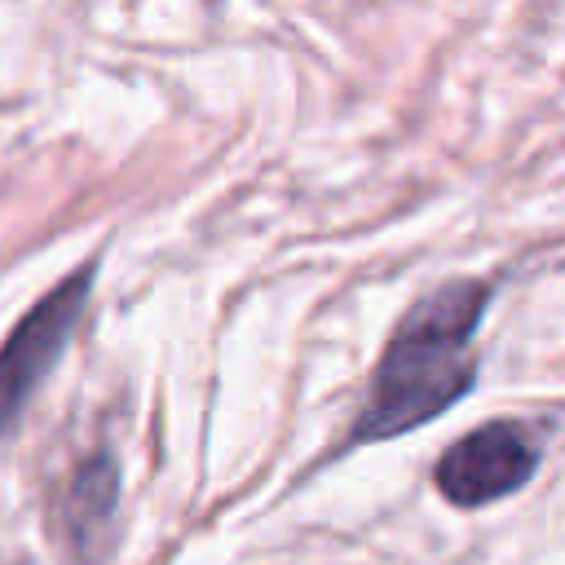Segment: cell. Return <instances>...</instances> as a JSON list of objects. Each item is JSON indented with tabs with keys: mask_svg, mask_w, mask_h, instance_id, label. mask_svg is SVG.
I'll use <instances>...</instances> for the list:
<instances>
[{
	"mask_svg": "<svg viewBox=\"0 0 565 565\" xmlns=\"http://www.w3.org/2000/svg\"><path fill=\"white\" fill-rule=\"evenodd\" d=\"M539 468V437L512 419L481 424L463 433L433 468L437 490L455 508H486L494 499L516 494Z\"/></svg>",
	"mask_w": 565,
	"mask_h": 565,
	"instance_id": "3957f363",
	"label": "cell"
},
{
	"mask_svg": "<svg viewBox=\"0 0 565 565\" xmlns=\"http://www.w3.org/2000/svg\"><path fill=\"white\" fill-rule=\"evenodd\" d=\"M490 305L486 282H446L419 296L384 344L353 441L402 437L450 411L477 380L472 335Z\"/></svg>",
	"mask_w": 565,
	"mask_h": 565,
	"instance_id": "6da1fadb",
	"label": "cell"
},
{
	"mask_svg": "<svg viewBox=\"0 0 565 565\" xmlns=\"http://www.w3.org/2000/svg\"><path fill=\"white\" fill-rule=\"evenodd\" d=\"M119 512V463L110 450H93L66 481L57 499V534L75 565H102L110 552Z\"/></svg>",
	"mask_w": 565,
	"mask_h": 565,
	"instance_id": "277c9868",
	"label": "cell"
},
{
	"mask_svg": "<svg viewBox=\"0 0 565 565\" xmlns=\"http://www.w3.org/2000/svg\"><path fill=\"white\" fill-rule=\"evenodd\" d=\"M88 291H93V265L66 274L4 335V344H0V433H13L22 424L31 397L62 362V353L84 318Z\"/></svg>",
	"mask_w": 565,
	"mask_h": 565,
	"instance_id": "7a4b0ae2",
	"label": "cell"
}]
</instances>
